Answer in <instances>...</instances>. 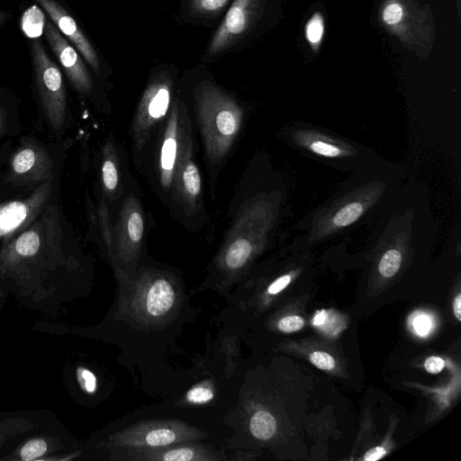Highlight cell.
I'll return each mask as SVG.
<instances>
[{"instance_id": "1", "label": "cell", "mask_w": 461, "mask_h": 461, "mask_svg": "<svg viewBox=\"0 0 461 461\" xmlns=\"http://www.w3.org/2000/svg\"><path fill=\"white\" fill-rule=\"evenodd\" d=\"M119 283L115 321L126 323L127 331L154 334L182 317L185 294L173 274L157 268H137Z\"/></svg>"}, {"instance_id": "2", "label": "cell", "mask_w": 461, "mask_h": 461, "mask_svg": "<svg viewBox=\"0 0 461 461\" xmlns=\"http://www.w3.org/2000/svg\"><path fill=\"white\" fill-rule=\"evenodd\" d=\"M71 145L69 138L43 140L32 133L20 137L0 169V201L28 194L46 182L61 178Z\"/></svg>"}, {"instance_id": "3", "label": "cell", "mask_w": 461, "mask_h": 461, "mask_svg": "<svg viewBox=\"0 0 461 461\" xmlns=\"http://www.w3.org/2000/svg\"><path fill=\"white\" fill-rule=\"evenodd\" d=\"M194 96L206 158L212 165H219L240 130L242 110L231 95L210 81L200 83Z\"/></svg>"}, {"instance_id": "4", "label": "cell", "mask_w": 461, "mask_h": 461, "mask_svg": "<svg viewBox=\"0 0 461 461\" xmlns=\"http://www.w3.org/2000/svg\"><path fill=\"white\" fill-rule=\"evenodd\" d=\"M378 22L418 59L429 58L436 41V23L429 5L419 0H381Z\"/></svg>"}, {"instance_id": "5", "label": "cell", "mask_w": 461, "mask_h": 461, "mask_svg": "<svg viewBox=\"0 0 461 461\" xmlns=\"http://www.w3.org/2000/svg\"><path fill=\"white\" fill-rule=\"evenodd\" d=\"M208 432L180 420H142L115 431L109 439L113 460L130 461L136 454L177 443L200 441Z\"/></svg>"}, {"instance_id": "6", "label": "cell", "mask_w": 461, "mask_h": 461, "mask_svg": "<svg viewBox=\"0 0 461 461\" xmlns=\"http://www.w3.org/2000/svg\"><path fill=\"white\" fill-rule=\"evenodd\" d=\"M31 50L34 86L41 117L53 140H62L71 123L62 73L41 41H34Z\"/></svg>"}, {"instance_id": "7", "label": "cell", "mask_w": 461, "mask_h": 461, "mask_svg": "<svg viewBox=\"0 0 461 461\" xmlns=\"http://www.w3.org/2000/svg\"><path fill=\"white\" fill-rule=\"evenodd\" d=\"M145 220L137 198L131 194L123 202L110 244L106 247L118 280L129 278L138 268Z\"/></svg>"}, {"instance_id": "8", "label": "cell", "mask_w": 461, "mask_h": 461, "mask_svg": "<svg viewBox=\"0 0 461 461\" xmlns=\"http://www.w3.org/2000/svg\"><path fill=\"white\" fill-rule=\"evenodd\" d=\"M59 196L60 178H57L42 184L28 194L0 201L2 246L28 228Z\"/></svg>"}, {"instance_id": "9", "label": "cell", "mask_w": 461, "mask_h": 461, "mask_svg": "<svg viewBox=\"0 0 461 461\" xmlns=\"http://www.w3.org/2000/svg\"><path fill=\"white\" fill-rule=\"evenodd\" d=\"M173 81L167 71L156 73L149 81L133 117L131 138L133 146L141 150L155 128L167 114Z\"/></svg>"}, {"instance_id": "10", "label": "cell", "mask_w": 461, "mask_h": 461, "mask_svg": "<svg viewBox=\"0 0 461 461\" xmlns=\"http://www.w3.org/2000/svg\"><path fill=\"white\" fill-rule=\"evenodd\" d=\"M188 130L185 108L176 101L165 123L157 161L159 183L165 191L172 194L177 163Z\"/></svg>"}, {"instance_id": "11", "label": "cell", "mask_w": 461, "mask_h": 461, "mask_svg": "<svg viewBox=\"0 0 461 461\" xmlns=\"http://www.w3.org/2000/svg\"><path fill=\"white\" fill-rule=\"evenodd\" d=\"M44 33L49 45L75 90L83 97L93 100L94 80L82 56L52 22L47 21Z\"/></svg>"}, {"instance_id": "12", "label": "cell", "mask_w": 461, "mask_h": 461, "mask_svg": "<svg viewBox=\"0 0 461 461\" xmlns=\"http://www.w3.org/2000/svg\"><path fill=\"white\" fill-rule=\"evenodd\" d=\"M263 0H234L213 34L208 52L214 55L231 47L259 17Z\"/></svg>"}, {"instance_id": "13", "label": "cell", "mask_w": 461, "mask_h": 461, "mask_svg": "<svg viewBox=\"0 0 461 461\" xmlns=\"http://www.w3.org/2000/svg\"><path fill=\"white\" fill-rule=\"evenodd\" d=\"M173 194H176L186 212H197L201 204L202 177L193 158V143L189 130L177 163Z\"/></svg>"}, {"instance_id": "14", "label": "cell", "mask_w": 461, "mask_h": 461, "mask_svg": "<svg viewBox=\"0 0 461 461\" xmlns=\"http://www.w3.org/2000/svg\"><path fill=\"white\" fill-rule=\"evenodd\" d=\"M49 14L52 23L66 39L74 45L92 70L99 74L100 60L89 40L75 19L57 0H35Z\"/></svg>"}, {"instance_id": "15", "label": "cell", "mask_w": 461, "mask_h": 461, "mask_svg": "<svg viewBox=\"0 0 461 461\" xmlns=\"http://www.w3.org/2000/svg\"><path fill=\"white\" fill-rule=\"evenodd\" d=\"M229 459L213 447L200 441H188L134 455L130 461H221Z\"/></svg>"}, {"instance_id": "16", "label": "cell", "mask_w": 461, "mask_h": 461, "mask_svg": "<svg viewBox=\"0 0 461 461\" xmlns=\"http://www.w3.org/2000/svg\"><path fill=\"white\" fill-rule=\"evenodd\" d=\"M101 182L104 194L113 197L120 185V167L113 142L107 141L103 149Z\"/></svg>"}, {"instance_id": "17", "label": "cell", "mask_w": 461, "mask_h": 461, "mask_svg": "<svg viewBox=\"0 0 461 461\" xmlns=\"http://www.w3.org/2000/svg\"><path fill=\"white\" fill-rule=\"evenodd\" d=\"M20 130L18 104L14 97L0 95V141L13 139ZM2 144V143H0Z\"/></svg>"}, {"instance_id": "18", "label": "cell", "mask_w": 461, "mask_h": 461, "mask_svg": "<svg viewBox=\"0 0 461 461\" xmlns=\"http://www.w3.org/2000/svg\"><path fill=\"white\" fill-rule=\"evenodd\" d=\"M249 431L260 440L271 438L276 430L274 416L267 411H258L252 414L249 422Z\"/></svg>"}, {"instance_id": "19", "label": "cell", "mask_w": 461, "mask_h": 461, "mask_svg": "<svg viewBox=\"0 0 461 461\" xmlns=\"http://www.w3.org/2000/svg\"><path fill=\"white\" fill-rule=\"evenodd\" d=\"M216 397V387L213 382L202 381L194 384L183 395L184 404L190 406H204L212 403Z\"/></svg>"}, {"instance_id": "20", "label": "cell", "mask_w": 461, "mask_h": 461, "mask_svg": "<svg viewBox=\"0 0 461 461\" xmlns=\"http://www.w3.org/2000/svg\"><path fill=\"white\" fill-rule=\"evenodd\" d=\"M325 33V20L320 11H316L307 21L304 27L305 39L311 50L317 53L323 41Z\"/></svg>"}, {"instance_id": "21", "label": "cell", "mask_w": 461, "mask_h": 461, "mask_svg": "<svg viewBox=\"0 0 461 461\" xmlns=\"http://www.w3.org/2000/svg\"><path fill=\"white\" fill-rule=\"evenodd\" d=\"M229 0H188L190 11L200 16H213L221 12Z\"/></svg>"}, {"instance_id": "22", "label": "cell", "mask_w": 461, "mask_h": 461, "mask_svg": "<svg viewBox=\"0 0 461 461\" xmlns=\"http://www.w3.org/2000/svg\"><path fill=\"white\" fill-rule=\"evenodd\" d=\"M402 256L396 249H390L384 253L379 263V272L384 277L393 276L399 269Z\"/></svg>"}, {"instance_id": "23", "label": "cell", "mask_w": 461, "mask_h": 461, "mask_svg": "<svg viewBox=\"0 0 461 461\" xmlns=\"http://www.w3.org/2000/svg\"><path fill=\"white\" fill-rule=\"evenodd\" d=\"M363 208L359 203H351L341 208L334 216L335 225L342 227L354 222L362 213Z\"/></svg>"}, {"instance_id": "24", "label": "cell", "mask_w": 461, "mask_h": 461, "mask_svg": "<svg viewBox=\"0 0 461 461\" xmlns=\"http://www.w3.org/2000/svg\"><path fill=\"white\" fill-rule=\"evenodd\" d=\"M47 449L46 442L42 439L28 441L22 448L20 456L23 460L30 461L42 456Z\"/></svg>"}, {"instance_id": "25", "label": "cell", "mask_w": 461, "mask_h": 461, "mask_svg": "<svg viewBox=\"0 0 461 461\" xmlns=\"http://www.w3.org/2000/svg\"><path fill=\"white\" fill-rule=\"evenodd\" d=\"M304 321L302 317L297 315H291L282 318L278 323V329L285 333H291L297 331L303 328Z\"/></svg>"}, {"instance_id": "26", "label": "cell", "mask_w": 461, "mask_h": 461, "mask_svg": "<svg viewBox=\"0 0 461 461\" xmlns=\"http://www.w3.org/2000/svg\"><path fill=\"white\" fill-rule=\"evenodd\" d=\"M310 361L319 369L331 370L335 366L334 358L323 351H314L310 356Z\"/></svg>"}, {"instance_id": "27", "label": "cell", "mask_w": 461, "mask_h": 461, "mask_svg": "<svg viewBox=\"0 0 461 461\" xmlns=\"http://www.w3.org/2000/svg\"><path fill=\"white\" fill-rule=\"evenodd\" d=\"M310 148L315 153L326 157H336L340 154V149L337 147L323 141H315L311 144Z\"/></svg>"}, {"instance_id": "28", "label": "cell", "mask_w": 461, "mask_h": 461, "mask_svg": "<svg viewBox=\"0 0 461 461\" xmlns=\"http://www.w3.org/2000/svg\"><path fill=\"white\" fill-rule=\"evenodd\" d=\"M80 381L84 389L87 393H94L96 389V377L95 375L86 368L80 369Z\"/></svg>"}, {"instance_id": "29", "label": "cell", "mask_w": 461, "mask_h": 461, "mask_svg": "<svg viewBox=\"0 0 461 461\" xmlns=\"http://www.w3.org/2000/svg\"><path fill=\"white\" fill-rule=\"evenodd\" d=\"M413 327L419 335L424 336L431 328L430 319L426 315H419L413 321Z\"/></svg>"}, {"instance_id": "30", "label": "cell", "mask_w": 461, "mask_h": 461, "mask_svg": "<svg viewBox=\"0 0 461 461\" xmlns=\"http://www.w3.org/2000/svg\"><path fill=\"white\" fill-rule=\"evenodd\" d=\"M445 366V362L441 357H429L424 362L425 369L430 374L439 373Z\"/></svg>"}, {"instance_id": "31", "label": "cell", "mask_w": 461, "mask_h": 461, "mask_svg": "<svg viewBox=\"0 0 461 461\" xmlns=\"http://www.w3.org/2000/svg\"><path fill=\"white\" fill-rule=\"evenodd\" d=\"M291 282V276L285 275L275 280L268 287L267 293L269 294H276L285 289Z\"/></svg>"}, {"instance_id": "32", "label": "cell", "mask_w": 461, "mask_h": 461, "mask_svg": "<svg viewBox=\"0 0 461 461\" xmlns=\"http://www.w3.org/2000/svg\"><path fill=\"white\" fill-rule=\"evenodd\" d=\"M14 143V140L9 139V140H5V142H3L2 144H0V169L5 163L7 158L13 149Z\"/></svg>"}, {"instance_id": "33", "label": "cell", "mask_w": 461, "mask_h": 461, "mask_svg": "<svg viewBox=\"0 0 461 461\" xmlns=\"http://www.w3.org/2000/svg\"><path fill=\"white\" fill-rule=\"evenodd\" d=\"M386 450L383 447H376L367 451L364 456L365 461L377 460L384 456Z\"/></svg>"}, {"instance_id": "34", "label": "cell", "mask_w": 461, "mask_h": 461, "mask_svg": "<svg viewBox=\"0 0 461 461\" xmlns=\"http://www.w3.org/2000/svg\"><path fill=\"white\" fill-rule=\"evenodd\" d=\"M454 314L458 321H461V294L456 295L453 303Z\"/></svg>"}, {"instance_id": "35", "label": "cell", "mask_w": 461, "mask_h": 461, "mask_svg": "<svg viewBox=\"0 0 461 461\" xmlns=\"http://www.w3.org/2000/svg\"><path fill=\"white\" fill-rule=\"evenodd\" d=\"M7 14L4 12H0V25L6 20Z\"/></svg>"}]
</instances>
